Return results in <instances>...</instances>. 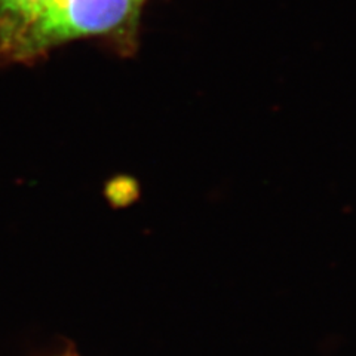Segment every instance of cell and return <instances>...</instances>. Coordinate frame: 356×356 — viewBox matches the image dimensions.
Returning a JSON list of instances; mask_svg holds the SVG:
<instances>
[{
	"label": "cell",
	"mask_w": 356,
	"mask_h": 356,
	"mask_svg": "<svg viewBox=\"0 0 356 356\" xmlns=\"http://www.w3.org/2000/svg\"><path fill=\"white\" fill-rule=\"evenodd\" d=\"M144 0H51L24 24L0 33V54L30 60L63 42L113 35L137 24Z\"/></svg>",
	"instance_id": "6da1fadb"
},
{
	"label": "cell",
	"mask_w": 356,
	"mask_h": 356,
	"mask_svg": "<svg viewBox=\"0 0 356 356\" xmlns=\"http://www.w3.org/2000/svg\"><path fill=\"white\" fill-rule=\"evenodd\" d=\"M49 3L51 0H0V33L24 24Z\"/></svg>",
	"instance_id": "7a4b0ae2"
}]
</instances>
